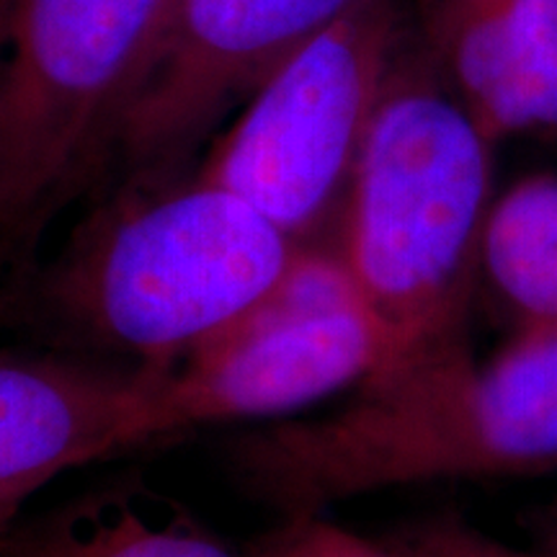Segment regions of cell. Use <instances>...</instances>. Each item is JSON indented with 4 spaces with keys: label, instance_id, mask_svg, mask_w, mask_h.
Returning a JSON list of instances; mask_svg holds the SVG:
<instances>
[{
    "label": "cell",
    "instance_id": "6da1fadb",
    "mask_svg": "<svg viewBox=\"0 0 557 557\" xmlns=\"http://www.w3.org/2000/svg\"><path fill=\"white\" fill-rule=\"evenodd\" d=\"M496 148L410 32L374 109L341 225V253L377 338L367 380L472 348L468 318L498 197Z\"/></svg>",
    "mask_w": 557,
    "mask_h": 557
},
{
    "label": "cell",
    "instance_id": "7a4b0ae2",
    "mask_svg": "<svg viewBox=\"0 0 557 557\" xmlns=\"http://www.w3.org/2000/svg\"><path fill=\"white\" fill-rule=\"evenodd\" d=\"M233 480L282 517L431 480L557 468V331L496 357H455L361 382L336 413L282 421L225 447Z\"/></svg>",
    "mask_w": 557,
    "mask_h": 557
},
{
    "label": "cell",
    "instance_id": "3957f363",
    "mask_svg": "<svg viewBox=\"0 0 557 557\" xmlns=\"http://www.w3.org/2000/svg\"><path fill=\"white\" fill-rule=\"evenodd\" d=\"M129 184L50 269L41 302L132 367L173 369L267 295L299 246L199 176Z\"/></svg>",
    "mask_w": 557,
    "mask_h": 557
},
{
    "label": "cell",
    "instance_id": "277c9868",
    "mask_svg": "<svg viewBox=\"0 0 557 557\" xmlns=\"http://www.w3.org/2000/svg\"><path fill=\"white\" fill-rule=\"evenodd\" d=\"M169 0H0V256L111 163Z\"/></svg>",
    "mask_w": 557,
    "mask_h": 557
},
{
    "label": "cell",
    "instance_id": "5b68a950",
    "mask_svg": "<svg viewBox=\"0 0 557 557\" xmlns=\"http://www.w3.org/2000/svg\"><path fill=\"white\" fill-rule=\"evenodd\" d=\"M410 32L403 0H359L253 90L197 176L246 199L297 246L341 243L369 124Z\"/></svg>",
    "mask_w": 557,
    "mask_h": 557
},
{
    "label": "cell",
    "instance_id": "8992f818",
    "mask_svg": "<svg viewBox=\"0 0 557 557\" xmlns=\"http://www.w3.org/2000/svg\"><path fill=\"white\" fill-rule=\"evenodd\" d=\"M377 367V338L341 243L299 246L261 299L163 377L156 436L289 416Z\"/></svg>",
    "mask_w": 557,
    "mask_h": 557
},
{
    "label": "cell",
    "instance_id": "52a82bcc",
    "mask_svg": "<svg viewBox=\"0 0 557 557\" xmlns=\"http://www.w3.org/2000/svg\"><path fill=\"white\" fill-rule=\"evenodd\" d=\"M359 0H169L116 135L129 181H165L230 109Z\"/></svg>",
    "mask_w": 557,
    "mask_h": 557
},
{
    "label": "cell",
    "instance_id": "ba28073f",
    "mask_svg": "<svg viewBox=\"0 0 557 557\" xmlns=\"http://www.w3.org/2000/svg\"><path fill=\"white\" fill-rule=\"evenodd\" d=\"M169 372L0 357V493L29 498L62 472L158 444Z\"/></svg>",
    "mask_w": 557,
    "mask_h": 557
},
{
    "label": "cell",
    "instance_id": "9c48e42d",
    "mask_svg": "<svg viewBox=\"0 0 557 557\" xmlns=\"http://www.w3.org/2000/svg\"><path fill=\"white\" fill-rule=\"evenodd\" d=\"M410 21L493 143L557 137V0H413Z\"/></svg>",
    "mask_w": 557,
    "mask_h": 557
},
{
    "label": "cell",
    "instance_id": "30bf717a",
    "mask_svg": "<svg viewBox=\"0 0 557 557\" xmlns=\"http://www.w3.org/2000/svg\"><path fill=\"white\" fill-rule=\"evenodd\" d=\"M0 557H246L178 498L143 480L103 485L11 521Z\"/></svg>",
    "mask_w": 557,
    "mask_h": 557
},
{
    "label": "cell",
    "instance_id": "8fae6325",
    "mask_svg": "<svg viewBox=\"0 0 557 557\" xmlns=\"http://www.w3.org/2000/svg\"><path fill=\"white\" fill-rule=\"evenodd\" d=\"M480 289L513 336L557 331V171L529 173L496 197Z\"/></svg>",
    "mask_w": 557,
    "mask_h": 557
},
{
    "label": "cell",
    "instance_id": "7c38bea8",
    "mask_svg": "<svg viewBox=\"0 0 557 557\" xmlns=\"http://www.w3.org/2000/svg\"><path fill=\"white\" fill-rule=\"evenodd\" d=\"M246 557H410L395 545L359 537L348 529L331 524L323 513L282 517L269 532L248 545Z\"/></svg>",
    "mask_w": 557,
    "mask_h": 557
},
{
    "label": "cell",
    "instance_id": "4fadbf2b",
    "mask_svg": "<svg viewBox=\"0 0 557 557\" xmlns=\"http://www.w3.org/2000/svg\"><path fill=\"white\" fill-rule=\"evenodd\" d=\"M395 547L410 557H532L455 517L431 519L400 534Z\"/></svg>",
    "mask_w": 557,
    "mask_h": 557
},
{
    "label": "cell",
    "instance_id": "5bb4252c",
    "mask_svg": "<svg viewBox=\"0 0 557 557\" xmlns=\"http://www.w3.org/2000/svg\"><path fill=\"white\" fill-rule=\"evenodd\" d=\"M26 504L24 496L18 493H0V532L11 524V521L18 519L21 506Z\"/></svg>",
    "mask_w": 557,
    "mask_h": 557
},
{
    "label": "cell",
    "instance_id": "9a60e30c",
    "mask_svg": "<svg viewBox=\"0 0 557 557\" xmlns=\"http://www.w3.org/2000/svg\"><path fill=\"white\" fill-rule=\"evenodd\" d=\"M549 545H553V555L557 557V517H555V524H553V537H549Z\"/></svg>",
    "mask_w": 557,
    "mask_h": 557
}]
</instances>
